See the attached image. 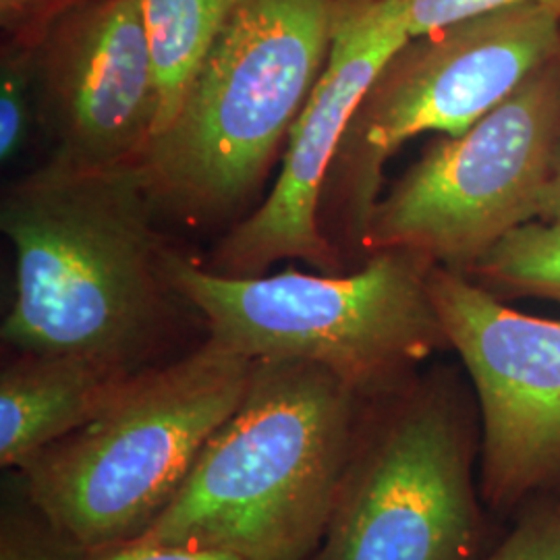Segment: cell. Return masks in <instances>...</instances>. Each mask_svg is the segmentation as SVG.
<instances>
[{
	"mask_svg": "<svg viewBox=\"0 0 560 560\" xmlns=\"http://www.w3.org/2000/svg\"><path fill=\"white\" fill-rule=\"evenodd\" d=\"M4 504L0 520V560H90L92 552L65 536L21 490Z\"/></svg>",
	"mask_w": 560,
	"mask_h": 560,
	"instance_id": "16",
	"label": "cell"
},
{
	"mask_svg": "<svg viewBox=\"0 0 560 560\" xmlns=\"http://www.w3.org/2000/svg\"><path fill=\"white\" fill-rule=\"evenodd\" d=\"M339 0H240L138 171L159 214L201 224L260 191L326 67Z\"/></svg>",
	"mask_w": 560,
	"mask_h": 560,
	"instance_id": "3",
	"label": "cell"
},
{
	"mask_svg": "<svg viewBox=\"0 0 560 560\" xmlns=\"http://www.w3.org/2000/svg\"><path fill=\"white\" fill-rule=\"evenodd\" d=\"M560 50V7L525 2L411 36L349 120L324 183L320 226L349 270L382 198L386 164L425 133L459 136Z\"/></svg>",
	"mask_w": 560,
	"mask_h": 560,
	"instance_id": "7",
	"label": "cell"
},
{
	"mask_svg": "<svg viewBox=\"0 0 560 560\" xmlns=\"http://www.w3.org/2000/svg\"><path fill=\"white\" fill-rule=\"evenodd\" d=\"M252 368L254 360L210 337L143 368L94 420L15 471L21 490L90 552L140 538L237 409Z\"/></svg>",
	"mask_w": 560,
	"mask_h": 560,
	"instance_id": "4",
	"label": "cell"
},
{
	"mask_svg": "<svg viewBox=\"0 0 560 560\" xmlns=\"http://www.w3.org/2000/svg\"><path fill=\"white\" fill-rule=\"evenodd\" d=\"M368 400L316 363L254 361L237 409L136 540L221 548L249 560L312 559Z\"/></svg>",
	"mask_w": 560,
	"mask_h": 560,
	"instance_id": "2",
	"label": "cell"
},
{
	"mask_svg": "<svg viewBox=\"0 0 560 560\" xmlns=\"http://www.w3.org/2000/svg\"><path fill=\"white\" fill-rule=\"evenodd\" d=\"M136 372L78 355L11 353L0 372V465L20 471L115 399Z\"/></svg>",
	"mask_w": 560,
	"mask_h": 560,
	"instance_id": "12",
	"label": "cell"
},
{
	"mask_svg": "<svg viewBox=\"0 0 560 560\" xmlns=\"http://www.w3.org/2000/svg\"><path fill=\"white\" fill-rule=\"evenodd\" d=\"M237 2L240 0H141V18L161 96L156 133L175 117L189 83Z\"/></svg>",
	"mask_w": 560,
	"mask_h": 560,
	"instance_id": "13",
	"label": "cell"
},
{
	"mask_svg": "<svg viewBox=\"0 0 560 560\" xmlns=\"http://www.w3.org/2000/svg\"><path fill=\"white\" fill-rule=\"evenodd\" d=\"M511 532L480 560H560V492L525 502Z\"/></svg>",
	"mask_w": 560,
	"mask_h": 560,
	"instance_id": "17",
	"label": "cell"
},
{
	"mask_svg": "<svg viewBox=\"0 0 560 560\" xmlns=\"http://www.w3.org/2000/svg\"><path fill=\"white\" fill-rule=\"evenodd\" d=\"M428 287L480 407L481 501L515 517L560 492V320L521 314L442 266Z\"/></svg>",
	"mask_w": 560,
	"mask_h": 560,
	"instance_id": "9",
	"label": "cell"
},
{
	"mask_svg": "<svg viewBox=\"0 0 560 560\" xmlns=\"http://www.w3.org/2000/svg\"><path fill=\"white\" fill-rule=\"evenodd\" d=\"M90 560H249L221 548L168 546L152 541L131 540L92 552Z\"/></svg>",
	"mask_w": 560,
	"mask_h": 560,
	"instance_id": "20",
	"label": "cell"
},
{
	"mask_svg": "<svg viewBox=\"0 0 560 560\" xmlns=\"http://www.w3.org/2000/svg\"><path fill=\"white\" fill-rule=\"evenodd\" d=\"M463 277L504 303L544 300L560 305V217L513 229Z\"/></svg>",
	"mask_w": 560,
	"mask_h": 560,
	"instance_id": "14",
	"label": "cell"
},
{
	"mask_svg": "<svg viewBox=\"0 0 560 560\" xmlns=\"http://www.w3.org/2000/svg\"><path fill=\"white\" fill-rule=\"evenodd\" d=\"M395 9L407 23L409 36H421L436 32L446 25L471 20L504 7H515L525 2H544L560 7V0H378Z\"/></svg>",
	"mask_w": 560,
	"mask_h": 560,
	"instance_id": "18",
	"label": "cell"
},
{
	"mask_svg": "<svg viewBox=\"0 0 560 560\" xmlns=\"http://www.w3.org/2000/svg\"><path fill=\"white\" fill-rule=\"evenodd\" d=\"M38 113L36 50L4 42L0 60V162H13L27 145Z\"/></svg>",
	"mask_w": 560,
	"mask_h": 560,
	"instance_id": "15",
	"label": "cell"
},
{
	"mask_svg": "<svg viewBox=\"0 0 560 560\" xmlns=\"http://www.w3.org/2000/svg\"><path fill=\"white\" fill-rule=\"evenodd\" d=\"M138 166L50 161L11 183L0 229L18 261L0 337L11 353L78 355L125 372L162 363L183 307ZM191 310V307H189Z\"/></svg>",
	"mask_w": 560,
	"mask_h": 560,
	"instance_id": "1",
	"label": "cell"
},
{
	"mask_svg": "<svg viewBox=\"0 0 560 560\" xmlns=\"http://www.w3.org/2000/svg\"><path fill=\"white\" fill-rule=\"evenodd\" d=\"M36 73L52 159L85 171L140 164L161 119L141 0H96L62 18L36 50Z\"/></svg>",
	"mask_w": 560,
	"mask_h": 560,
	"instance_id": "11",
	"label": "cell"
},
{
	"mask_svg": "<svg viewBox=\"0 0 560 560\" xmlns=\"http://www.w3.org/2000/svg\"><path fill=\"white\" fill-rule=\"evenodd\" d=\"M409 38L395 9L378 0H339L326 67L289 133L275 189L222 237L208 270L260 277L280 260H303L322 275L349 270L322 233V189L365 90Z\"/></svg>",
	"mask_w": 560,
	"mask_h": 560,
	"instance_id": "10",
	"label": "cell"
},
{
	"mask_svg": "<svg viewBox=\"0 0 560 560\" xmlns=\"http://www.w3.org/2000/svg\"><path fill=\"white\" fill-rule=\"evenodd\" d=\"M434 264L405 249L342 275L222 277L171 252L168 277L208 337L249 360L310 361L363 399L397 390L451 342L430 295Z\"/></svg>",
	"mask_w": 560,
	"mask_h": 560,
	"instance_id": "5",
	"label": "cell"
},
{
	"mask_svg": "<svg viewBox=\"0 0 560 560\" xmlns=\"http://www.w3.org/2000/svg\"><path fill=\"white\" fill-rule=\"evenodd\" d=\"M560 217V141L552 159L550 175L541 191L540 206H538V219H559Z\"/></svg>",
	"mask_w": 560,
	"mask_h": 560,
	"instance_id": "21",
	"label": "cell"
},
{
	"mask_svg": "<svg viewBox=\"0 0 560 560\" xmlns=\"http://www.w3.org/2000/svg\"><path fill=\"white\" fill-rule=\"evenodd\" d=\"M480 407L453 365L368 400L320 546L310 560H480Z\"/></svg>",
	"mask_w": 560,
	"mask_h": 560,
	"instance_id": "6",
	"label": "cell"
},
{
	"mask_svg": "<svg viewBox=\"0 0 560 560\" xmlns=\"http://www.w3.org/2000/svg\"><path fill=\"white\" fill-rule=\"evenodd\" d=\"M90 2L96 0H0V25L9 44L38 50L62 18Z\"/></svg>",
	"mask_w": 560,
	"mask_h": 560,
	"instance_id": "19",
	"label": "cell"
},
{
	"mask_svg": "<svg viewBox=\"0 0 560 560\" xmlns=\"http://www.w3.org/2000/svg\"><path fill=\"white\" fill-rule=\"evenodd\" d=\"M559 141L560 50L469 129L432 141L382 194L365 258L405 249L463 275L538 219Z\"/></svg>",
	"mask_w": 560,
	"mask_h": 560,
	"instance_id": "8",
	"label": "cell"
}]
</instances>
